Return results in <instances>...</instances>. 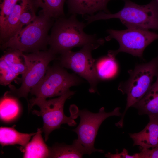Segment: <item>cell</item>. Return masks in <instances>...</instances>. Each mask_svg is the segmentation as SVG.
Listing matches in <instances>:
<instances>
[{
	"instance_id": "obj_1",
	"label": "cell",
	"mask_w": 158,
	"mask_h": 158,
	"mask_svg": "<svg viewBox=\"0 0 158 158\" xmlns=\"http://www.w3.org/2000/svg\"><path fill=\"white\" fill-rule=\"evenodd\" d=\"M55 20L49 36L48 45L49 49L56 54H61L75 47H83L90 44L101 46L104 43V40L97 38L96 35L85 33L83 29L86 24L79 21L76 14L69 18L61 17Z\"/></svg>"
},
{
	"instance_id": "obj_2",
	"label": "cell",
	"mask_w": 158,
	"mask_h": 158,
	"mask_svg": "<svg viewBox=\"0 0 158 158\" xmlns=\"http://www.w3.org/2000/svg\"><path fill=\"white\" fill-rule=\"evenodd\" d=\"M54 20L45 15L41 10L33 22L1 44V49H16L25 53L48 50V32Z\"/></svg>"
},
{
	"instance_id": "obj_3",
	"label": "cell",
	"mask_w": 158,
	"mask_h": 158,
	"mask_svg": "<svg viewBox=\"0 0 158 158\" xmlns=\"http://www.w3.org/2000/svg\"><path fill=\"white\" fill-rule=\"evenodd\" d=\"M125 4L118 12L107 13L100 11L95 15L88 16L87 23L99 20L119 19L127 28L158 30V3L152 0L148 4L141 5L130 0H123Z\"/></svg>"
},
{
	"instance_id": "obj_4",
	"label": "cell",
	"mask_w": 158,
	"mask_h": 158,
	"mask_svg": "<svg viewBox=\"0 0 158 158\" xmlns=\"http://www.w3.org/2000/svg\"><path fill=\"white\" fill-rule=\"evenodd\" d=\"M128 73L130 75L128 79L121 82L118 87L123 94L127 96L125 110L120 120L116 123L120 128L123 126L127 111L142 97L152 84L154 77L158 75V55L148 63L136 65Z\"/></svg>"
},
{
	"instance_id": "obj_5",
	"label": "cell",
	"mask_w": 158,
	"mask_h": 158,
	"mask_svg": "<svg viewBox=\"0 0 158 158\" xmlns=\"http://www.w3.org/2000/svg\"><path fill=\"white\" fill-rule=\"evenodd\" d=\"M120 108H115L112 111L107 112L104 108H101L97 113H93L86 109L71 112V116L75 119L78 116L80 121L78 126L72 130L76 133L78 138L73 142L79 147L85 154H90L92 152H104L102 150L94 147V143L98 130L103 122L107 118L114 116H120Z\"/></svg>"
},
{
	"instance_id": "obj_6",
	"label": "cell",
	"mask_w": 158,
	"mask_h": 158,
	"mask_svg": "<svg viewBox=\"0 0 158 158\" xmlns=\"http://www.w3.org/2000/svg\"><path fill=\"white\" fill-rule=\"evenodd\" d=\"M75 93L70 90L58 97L48 100L43 98L34 97L29 100L28 108L30 109L37 105L40 111L34 110L32 113L41 117L43 126L42 129L47 141L49 134L54 130L60 127L61 125L67 124L71 126H75L76 123L71 117L66 116L63 111L64 106L66 100Z\"/></svg>"
},
{
	"instance_id": "obj_7",
	"label": "cell",
	"mask_w": 158,
	"mask_h": 158,
	"mask_svg": "<svg viewBox=\"0 0 158 158\" xmlns=\"http://www.w3.org/2000/svg\"><path fill=\"white\" fill-rule=\"evenodd\" d=\"M56 55L49 49L35 53H23L26 69L22 75L21 85L17 89L9 85L10 92L18 98H25L28 104L29 93L44 77L50 62L57 58Z\"/></svg>"
},
{
	"instance_id": "obj_8",
	"label": "cell",
	"mask_w": 158,
	"mask_h": 158,
	"mask_svg": "<svg viewBox=\"0 0 158 158\" xmlns=\"http://www.w3.org/2000/svg\"><path fill=\"white\" fill-rule=\"evenodd\" d=\"M109 35L105 40H116L119 45L116 50H109L108 55L115 57L120 52L129 54L133 56L142 58L143 51L150 44L158 39V34L149 30L136 28L118 30L113 29L107 30Z\"/></svg>"
},
{
	"instance_id": "obj_9",
	"label": "cell",
	"mask_w": 158,
	"mask_h": 158,
	"mask_svg": "<svg viewBox=\"0 0 158 158\" xmlns=\"http://www.w3.org/2000/svg\"><path fill=\"white\" fill-rule=\"evenodd\" d=\"M81 81L76 75L69 73L61 66L54 65L48 67L44 77L30 93L36 98L45 99L59 96Z\"/></svg>"
},
{
	"instance_id": "obj_10",
	"label": "cell",
	"mask_w": 158,
	"mask_h": 158,
	"mask_svg": "<svg viewBox=\"0 0 158 158\" xmlns=\"http://www.w3.org/2000/svg\"><path fill=\"white\" fill-rule=\"evenodd\" d=\"M100 46L90 44L85 45L79 51H70L61 54L60 65L63 67L70 69L89 83V91H97V85L99 80L96 72L95 59L92 57L91 52Z\"/></svg>"
},
{
	"instance_id": "obj_11",
	"label": "cell",
	"mask_w": 158,
	"mask_h": 158,
	"mask_svg": "<svg viewBox=\"0 0 158 158\" xmlns=\"http://www.w3.org/2000/svg\"><path fill=\"white\" fill-rule=\"evenodd\" d=\"M140 115L146 114L149 118L158 119V75L142 97L133 106Z\"/></svg>"
},
{
	"instance_id": "obj_12",
	"label": "cell",
	"mask_w": 158,
	"mask_h": 158,
	"mask_svg": "<svg viewBox=\"0 0 158 158\" xmlns=\"http://www.w3.org/2000/svg\"><path fill=\"white\" fill-rule=\"evenodd\" d=\"M133 146L140 148L150 149L158 146V119L149 118L145 128L138 133H129Z\"/></svg>"
},
{
	"instance_id": "obj_13",
	"label": "cell",
	"mask_w": 158,
	"mask_h": 158,
	"mask_svg": "<svg viewBox=\"0 0 158 158\" xmlns=\"http://www.w3.org/2000/svg\"><path fill=\"white\" fill-rule=\"evenodd\" d=\"M0 59V70L18 75H23L26 69L23 53L18 50L7 49Z\"/></svg>"
},
{
	"instance_id": "obj_14",
	"label": "cell",
	"mask_w": 158,
	"mask_h": 158,
	"mask_svg": "<svg viewBox=\"0 0 158 158\" xmlns=\"http://www.w3.org/2000/svg\"><path fill=\"white\" fill-rule=\"evenodd\" d=\"M112 0H67L68 12L73 14L93 15L98 11L110 13L107 8L109 1Z\"/></svg>"
},
{
	"instance_id": "obj_15",
	"label": "cell",
	"mask_w": 158,
	"mask_h": 158,
	"mask_svg": "<svg viewBox=\"0 0 158 158\" xmlns=\"http://www.w3.org/2000/svg\"><path fill=\"white\" fill-rule=\"evenodd\" d=\"M28 0H19L0 28V42L2 44L15 34L22 10Z\"/></svg>"
},
{
	"instance_id": "obj_16",
	"label": "cell",
	"mask_w": 158,
	"mask_h": 158,
	"mask_svg": "<svg viewBox=\"0 0 158 158\" xmlns=\"http://www.w3.org/2000/svg\"><path fill=\"white\" fill-rule=\"evenodd\" d=\"M42 129L38 128L32 140L24 147H20L23 158H49L50 151L42 137Z\"/></svg>"
},
{
	"instance_id": "obj_17",
	"label": "cell",
	"mask_w": 158,
	"mask_h": 158,
	"mask_svg": "<svg viewBox=\"0 0 158 158\" xmlns=\"http://www.w3.org/2000/svg\"><path fill=\"white\" fill-rule=\"evenodd\" d=\"M18 98L10 91L4 93L0 100V116L1 120L8 122L18 116L20 110Z\"/></svg>"
},
{
	"instance_id": "obj_18",
	"label": "cell",
	"mask_w": 158,
	"mask_h": 158,
	"mask_svg": "<svg viewBox=\"0 0 158 158\" xmlns=\"http://www.w3.org/2000/svg\"><path fill=\"white\" fill-rule=\"evenodd\" d=\"M16 125L10 127L1 126L0 128V143L2 147L18 144L25 147L36 133H25L19 132L15 128Z\"/></svg>"
},
{
	"instance_id": "obj_19",
	"label": "cell",
	"mask_w": 158,
	"mask_h": 158,
	"mask_svg": "<svg viewBox=\"0 0 158 158\" xmlns=\"http://www.w3.org/2000/svg\"><path fill=\"white\" fill-rule=\"evenodd\" d=\"M95 66L99 80L113 79L116 76L118 72V66L115 57L108 54L96 60Z\"/></svg>"
},
{
	"instance_id": "obj_20",
	"label": "cell",
	"mask_w": 158,
	"mask_h": 158,
	"mask_svg": "<svg viewBox=\"0 0 158 158\" xmlns=\"http://www.w3.org/2000/svg\"><path fill=\"white\" fill-rule=\"evenodd\" d=\"M49 149V158H82L85 154L82 150L74 142L71 145L57 143Z\"/></svg>"
},
{
	"instance_id": "obj_21",
	"label": "cell",
	"mask_w": 158,
	"mask_h": 158,
	"mask_svg": "<svg viewBox=\"0 0 158 158\" xmlns=\"http://www.w3.org/2000/svg\"><path fill=\"white\" fill-rule=\"evenodd\" d=\"M46 16L56 20L64 16L63 5L66 0H33Z\"/></svg>"
},
{
	"instance_id": "obj_22",
	"label": "cell",
	"mask_w": 158,
	"mask_h": 158,
	"mask_svg": "<svg viewBox=\"0 0 158 158\" xmlns=\"http://www.w3.org/2000/svg\"><path fill=\"white\" fill-rule=\"evenodd\" d=\"M38 8L33 0H28L22 12L15 35L33 21Z\"/></svg>"
},
{
	"instance_id": "obj_23",
	"label": "cell",
	"mask_w": 158,
	"mask_h": 158,
	"mask_svg": "<svg viewBox=\"0 0 158 158\" xmlns=\"http://www.w3.org/2000/svg\"><path fill=\"white\" fill-rule=\"evenodd\" d=\"M19 0H0V28Z\"/></svg>"
},
{
	"instance_id": "obj_24",
	"label": "cell",
	"mask_w": 158,
	"mask_h": 158,
	"mask_svg": "<svg viewBox=\"0 0 158 158\" xmlns=\"http://www.w3.org/2000/svg\"><path fill=\"white\" fill-rule=\"evenodd\" d=\"M150 149L140 148L137 158H158V146Z\"/></svg>"
},
{
	"instance_id": "obj_25",
	"label": "cell",
	"mask_w": 158,
	"mask_h": 158,
	"mask_svg": "<svg viewBox=\"0 0 158 158\" xmlns=\"http://www.w3.org/2000/svg\"><path fill=\"white\" fill-rule=\"evenodd\" d=\"M117 151L118 150H116V153L115 154L108 153L105 154V156L110 158H137L136 153L133 155H130L129 154L128 150L126 149H123L120 153H118Z\"/></svg>"
},
{
	"instance_id": "obj_26",
	"label": "cell",
	"mask_w": 158,
	"mask_h": 158,
	"mask_svg": "<svg viewBox=\"0 0 158 158\" xmlns=\"http://www.w3.org/2000/svg\"><path fill=\"white\" fill-rule=\"evenodd\" d=\"M156 1H157V2L158 3V0H156Z\"/></svg>"
}]
</instances>
